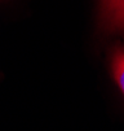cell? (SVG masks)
Instances as JSON below:
<instances>
[{
  "label": "cell",
  "instance_id": "cell-2",
  "mask_svg": "<svg viewBox=\"0 0 124 131\" xmlns=\"http://www.w3.org/2000/svg\"><path fill=\"white\" fill-rule=\"evenodd\" d=\"M111 70L115 82L124 95V47H119L111 56Z\"/></svg>",
  "mask_w": 124,
  "mask_h": 131
},
{
  "label": "cell",
  "instance_id": "cell-1",
  "mask_svg": "<svg viewBox=\"0 0 124 131\" xmlns=\"http://www.w3.org/2000/svg\"><path fill=\"white\" fill-rule=\"evenodd\" d=\"M102 25L110 31L124 34V0H100Z\"/></svg>",
  "mask_w": 124,
  "mask_h": 131
}]
</instances>
